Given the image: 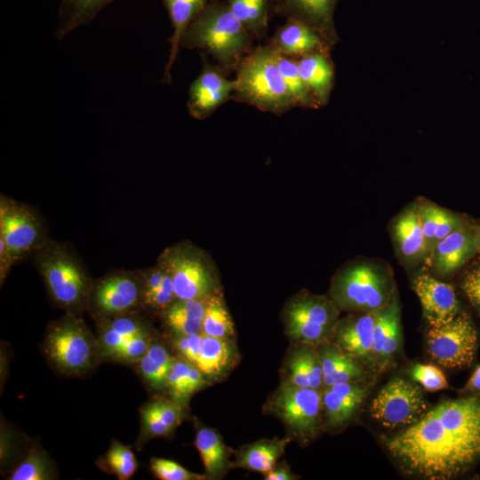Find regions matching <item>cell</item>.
Returning <instances> with one entry per match:
<instances>
[{
  "mask_svg": "<svg viewBox=\"0 0 480 480\" xmlns=\"http://www.w3.org/2000/svg\"><path fill=\"white\" fill-rule=\"evenodd\" d=\"M408 474L450 479L480 459V395L445 400L386 442Z\"/></svg>",
  "mask_w": 480,
  "mask_h": 480,
  "instance_id": "6da1fadb",
  "label": "cell"
},
{
  "mask_svg": "<svg viewBox=\"0 0 480 480\" xmlns=\"http://www.w3.org/2000/svg\"><path fill=\"white\" fill-rule=\"evenodd\" d=\"M253 37L226 2L211 0L185 32L180 47L210 53L225 72L236 70L253 49Z\"/></svg>",
  "mask_w": 480,
  "mask_h": 480,
  "instance_id": "7a4b0ae2",
  "label": "cell"
},
{
  "mask_svg": "<svg viewBox=\"0 0 480 480\" xmlns=\"http://www.w3.org/2000/svg\"><path fill=\"white\" fill-rule=\"evenodd\" d=\"M396 297L390 266L379 259L358 258L342 265L333 275L330 298L340 310L377 311Z\"/></svg>",
  "mask_w": 480,
  "mask_h": 480,
  "instance_id": "3957f363",
  "label": "cell"
},
{
  "mask_svg": "<svg viewBox=\"0 0 480 480\" xmlns=\"http://www.w3.org/2000/svg\"><path fill=\"white\" fill-rule=\"evenodd\" d=\"M236 72L233 100L276 116L296 108L280 73L276 52L269 44L253 48Z\"/></svg>",
  "mask_w": 480,
  "mask_h": 480,
  "instance_id": "277c9868",
  "label": "cell"
},
{
  "mask_svg": "<svg viewBox=\"0 0 480 480\" xmlns=\"http://www.w3.org/2000/svg\"><path fill=\"white\" fill-rule=\"evenodd\" d=\"M32 257L57 304L72 314L87 307L93 282L72 245L49 237Z\"/></svg>",
  "mask_w": 480,
  "mask_h": 480,
  "instance_id": "5b68a950",
  "label": "cell"
},
{
  "mask_svg": "<svg viewBox=\"0 0 480 480\" xmlns=\"http://www.w3.org/2000/svg\"><path fill=\"white\" fill-rule=\"evenodd\" d=\"M156 262L170 275L177 300H206L221 292L212 257L188 240L164 248Z\"/></svg>",
  "mask_w": 480,
  "mask_h": 480,
  "instance_id": "8992f818",
  "label": "cell"
},
{
  "mask_svg": "<svg viewBox=\"0 0 480 480\" xmlns=\"http://www.w3.org/2000/svg\"><path fill=\"white\" fill-rule=\"evenodd\" d=\"M340 309L330 297L302 291L283 309V321L290 338L308 346L329 340L339 322Z\"/></svg>",
  "mask_w": 480,
  "mask_h": 480,
  "instance_id": "52a82bcc",
  "label": "cell"
},
{
  "mask_svg": "<svg viewBox=\"0 0 480 480\" xmlns=\"http://www.w3.org/2000/svg\"><path fill=\"white\" fill-rule=\"evenodd\" d=\"M49 237L43 217L33 206L0 195V238L15 264L32 256Z\"/></svg>",
  "mask_w": 480,
  "mask_h": 480,
  "instance_id": "ba28073f",
  "label": "cell"
},
{
  "mask_svg": "<svg viewBox=\"0 0 480 480\" xmlns=\"http://www.w3.org/2000/svg\"><path fill=\"white\" fill-rule=\"evenodd\" d=\"M92 336L82 320L68 313L49 329L44 349L61 371L81 373L88 369L93 357Z\"/></svg>",
  "mask_w": 480,
  "mask_h": 480,
  "instance_id": "9c48e42d",
  "label": "cell"
},
{
  "mask_svg": "<svg viewBox=\"0 0 480 480\" xmlns=\"http://www.w3.org/2000/svg\"><path fill=\"white\" fill-rule=\"evenodd\" d=\"M426 411L427 402L420 387L400 377L389 380L370 406L372 418L388 428L408 427Z\"/></svg>",
  "mask_w": 480,
  "mask_h": 480,
  "instance_id": "30bf717a",
  "label": "cell"
},
{
  "mask_svg": "<svg viewBox=\"0 0 480 480\" xmlns=\"http://www.w3.org/2000/svg\"><path fill=\"white\" fill-rule=\"evenodd\" d=\"M477 347V332L466 312L442 326H429L427 350L432 360L446 368L469 365Z\"/></svg>",
  "mask_w": 480,
  "mask_h": 480,
  "instance_id": "8fae6325",
  "label": "cell"
},
{
  "mask_svg": "<svg viewBox=\"0 0 480 480\" xmlns=\"http://www.w3.org/2000/svg\"><path fill=\"white\" fill-rule=\"evenodd\" d=\"M141 270H116L94 281L87 307L102 318L134 312L142 306Z\"/></svg>",
  "mask_w": 480,
  "mask_h": 480,
  "instance_id": "7c38bea8",
  "label": "cell"
},
{
  "mask_svg": "<svg viewBox=\"0 0 480 480\" xmlns=\"http://www.w3.org/2000/svg\"><path fill=\"white\" fill-rule=\"evenodd\" d=\"M322 395L317 389L284 384L272 399L274 412L295 436L307 440L320 426Z\"/></svg>",
  "mask_w": 480,
  "mask_h": 480,
  "instance_id": "4fadbf2b",
  "label": "cell"
},
{
  "mask_svg": "<svg viewBox=\"0 0 480 480\" xmlns=\"http://www.w3.org/2000/svg\"><path fill=\"white\" fill-rule=\"evenodd\" d=\"M203 60L200 74L189 86L187 102L189 115L197 120L209 117L231 100L236 88L235 80L228 79L223 69Z\"/></svg>",
  "mask_w": 480,
  "mask_h": 480,
  "instance_id": "5bb4252c",
  "label": "cell"
},
{
  "mask_svg": "<svg viewBox=\"0 0 480 480\" xmlns=\"http://www.w3.org/2000/svg\"><path fill=\"white\" fill-rule=\"evenodd\" d=\"M412 289L429 326L438 327L448 324L461 312L454 288L428 273L414 277Z\"/></svg>",
  "mask_w": 480,
  "mask_h": 480,
  "instance_id": "9a60e30c",
  "label": "cell"
},
{
  "mask_svg": "<svg viewBox=\"0 0 480 480\" xmlns=\"http://www.w3.org/2000/svg\"><path fill=\"white\" fill-rule=\"evenodd\" d=\"M478 252L476 226L467 220L440 240L427 263L439 275H451Z\"/></svg>",
  "mask_w": 480,
  "mask_h": 480,
  "instance_id": "2e32d148",
  "label": "cell"
},
{
  "mask_svg": "<svg viewBox=\"0 0 480 480\" xmlns=\"http://www.w3.org/2000/svg\"><path fill=\"white\" fill-rule=\"evenodd\" d=\"M278 16L299 20L318 31L332 47L338 42L334 12L339 0H270Z\"/></svg>",
  "mask_w": 480,
  "mask_h": 480,
  "instance_id": "e0dca14e",
  "label": "cell"
},
{
  "mask_svg": "<svg viewBox=\"0 0 480 480\" xmlns=\"http://www.w3.org/2000/svg\"><path fill=\"white\" fill-rule=\"evenodd\" d=\"M376 311L361 312L339 320L333 337L335 345L360 362L374 365L372 356Z\"/></svg>",
  "mask_w": 480,
  "mask_h": 480,
  "instance_id": "ac0fdd59",
  "label": "cell"
},
{
  "mask_svg": "<svg viewBox=\"0 0 480 480\" xmlns=\"http://www.w3.org/2000/svg\"><path fill=\"white\" fill-rule=\"evenodd\" d=\"M391 236L396 253L406 264L426 261L427 251L421 229L418 203L409 204L391 222Z\"/></svg>",
  "mask_w": 480,
  "mask_h": 480,
  "instance_id": "d6986e66",
  "label": "cell"
},
{
  "mask_svg": "<svg viewBox=\"0 0 480 480\" xmlns=\"http://www.w3.org/2000/svg\"><path fill=\"white\" fill-rule=\"evenodd\" d=\"M268 44L277 52L295 59L331 48L318 31L292 19L276 29Z\"/></svg>",
  "mask_w": 480,
  "mask_h": 480,
  "instance_id": "ffe728a7",
  "label": "cell"
},
{
  "mask_svg": "<svg viewBox=\"0 0 480 480\" xmlns=\"http://www.w3.org/2000/svg\"><path fill=\"white\" fill-rule=\"evenodd\" d=\"M401 342L400 309L397 296L387 306L376 311L373 330L372 356L374 365L388 367Z\"/></svg>",
  "mask_w": 480,
  "mask_h": 480,
  "instance_id": "44dd1931",
  "label": "cell"
},
{
  "mask_svg": "<svg viewBox=\"0 0 480 480\" xmlns=\"http://www.w3.org/2000/svg\"><path fill=\"white\" fill-rule=\"evenodd\" d=\"M366 396V388L360 382L328 386L322 394V404L328 424L340 427L355 415Z\"/></svg>",
  "mask_w": 480,
  "mask_h": 480,
  "instance_id": "7402d4cb",
  "label": "cell"
},
{
  "mask_svg": "<svg viewBox=\"0 0 480 480\" xmlns=\"http://www.w3.org/2000/svg\"><path fill=\"white\" fill-rule=\"evenodd\" d=\"M296 60L300 76L317 105H326L334 84V66L329 51L308 53Z\"/></svg>",
  "mask_w": 480,
  "mask_h": 480,
  "instance_id": "603a6c76",
  "label": "cell"
},
{
  "mask_svg": "<svg viewBox=\"0 0 480 480\" xmlns=\"http://www.w3.org/2000/svg\"><path fill=\"white\" fill-rule=\"evenodd\" d=\"M171 19L172 34L169 38L170 53L164 67L163 80L171 82V70L174 65L182 37L192 21L211 0H162Z\"/></svg>",
  "mask_w": 480,
  "mask_h": 480,
  "instance_id": "cb8c5ba5",
  "label": "cell"
},
{
  "mask_svg": "<svg viewBox=\"0 0 480 480\" xmlns=\"http://www.w3.org/2000/svg\"><path fill=\"white\" fill-rule=\"evenodd\" d=\"M418 212L427 251L426 262L436 244L464 222L459 214L432 202H418Z\"/></svg>",
  "mask_w": 480,
  "mask_h": 480,
  "instance_id": "d4e9b609",
  "label": "cell"
},
{
  "mask_svg": "<svg viewBox=\"0 0 480 480\" xmlns=\"http://www.w3.org/2000/svg\"><path fill=\"white\" fill-rule=\"evenodd\" d=\"M318 355L323 381L326 387L340 383L360 382L365 376L361 362L336 345H323Z\"/></svg>",
  "mask_w": 480,
  "mask_h": 480,
  "instance_id": "484cf974",
  "label": "cell"
},
{
  "mask_svg": "<svg viewBox=\"0 0 480 480\" xmlns=\"http://www.w3.org/2000/svg\"><path fill=\"white\" fill-rule=\"evenodd\" d=\"M236 356V348L231 340L204 335L196 366L206 379L215 380L232 367Z\"/></svg>",
  "mask_w": 480,
  "mask_h": 480,
  "instance_id": "4316f807",
  "label": "cell"
},
{
  "mask_svg": "<svg viewBox=\"0 0 480 480\" xmlns=\"http://www.w3.org/2000/svg\"><path fill=\"white\" fill-rule=\"evenodd\" d=\"M206 300H176L162 316L175 334L189 336L202 333Z\"/></svg>",
  "mask_w": 480,
  "mask_h": 480,
  "instance_id": "83f0119b",
  "label": "cell"
},
{
  "mask_svg": "<svg viewBox=\"0 0 480 480\" xmlns=\"http://www.w3.org/2000/svg\"><path fill=\"white\" fill-rule=\"evenodd\" d=\"M183 404L174 400H157L141 411L144 434L150 437L169 435L181 422Z\"/></svg>",
  "mask_w": 480,
  "mask_h": 480,
  "instance_id": "f1b7e54d",
  "label": "cell"
},
{
  "mask_svg": "<svg viewBox=\"0 0 480 480\" xmlns=\"http://www.w3.org/2000/svg\"><path fill=\"white\" fill-rule=\"evenodd\" d=\"M290 439L261 440L247 445L236 456L231 467L267 474L275 468Z\"/></svg>",
  "mask_w": 480,
  "mask_h": 480,
  "instance_id": "f546056e",
  "label": "cell"
},
{
  "mask_svg": "<svg viewBox=\"0 0 480 480\" xmlns=\"http://www.w3.org/2000/svg\"><path fill=\"white\" fill-rule=\"evenodd\" d=\"M116 0H61L56 36L62 39L72 31L92 20L107 5Z\"/></svg>",
  "mask_w": 480,
  "mask_h": 480,
  "instance_id": "4dcf8cb0",
  "label": "cell"
},
{
  "mask_svg": "<svg viewBox=\"0 0 480 480\" xmlns=\"http://www.w3.org/2000/svg\"><path fill=\"white\" fill-rule=\"evenodd\" d=\"M195 444L208 478H218L231 467L227 447L214 429L200 428L196 433Z\"/></svg>",
  "mask_w": 480,
  "mask_h": 480,
  "instance_id": "1f68e13d",
  "label": "cell"
},
{
  "mask_svg": "<svg viewBox=\"0 0 480 480\" xmlns=\"http://www.w3.org/2000/svg\"><path fill=\"white\" fill-rule=\"evenodd\" d=\"M287 384L318 389L323 381V371L318 353L310 348L296 350L288 361Z\"/></svg>",
  "mask_w": 480,
  "mask_h": 480,
  "instance_id": "d6a6232c",
  "label": "cell"
},
{
  "mask_svg": "<svg viewBox=\"0 0 480 480\" xmlns=\"http://www.w3.org/2000/svg\"><path fill=\"white\" fill-rule=\"evenodd\" d=\"M230 11L253 38L262 37L268 27L270 0H225Z\"/></svg>",
  "mask_w": 480,
  "mask_h": 480,
  "instance_id": "836d02e7",
  "label": "cell"
},
{
  "mask_svg": "<svg viewBox=\"0 0 480 480\" xmlns=\"http://www.w3.org/2000/svg\"><path fill=\"white\" fill-rule=\"evenodd\" d=\"M202 333L209 337L229 340L235 335L234 323L222 292L207 299Z\"/></svg>",
  "mask_w": 480,
  "mask_h": 480,
  "instance_id": "e575fe53",
  "label": "cell"
},
{
  "mask_svg": "<svg viewBox=\"0 0 480 480\" xmlns=\"http://www.w3.org/2000/svg\"><path fill=\"white\" fill-rule=\"evenodd\" d=\"M173 357L162 344H150L147 353L138 361L143 378L155 388L166 387Z\"/></svg>",
  "mask_w": 480,
  "mask_h": 480,
  "instance_id": "d590c367",
  "label": "cell"
},
{
  "mask_svg": "<svg viewBox=\"0 0 480 480\" xmlns=\"http://www.w3.org/2000/svg\"><path fill=\"white\" fill-rule=\"evenodd\" d=\"M276 61L296 107L304 108H318L319 106L308 90L300 76L296 59L276 52Z\"/></svg>",
  "mask_w": 480,
  "mask_h": 480,
  "instance_id": "8d00e7d4",
  "label": "cell"
},
{
  "mask_svg": "<svg viewBox=\"0 0 480 480\" xmlns=\"http://www.w3.org/2000/svg\"><path fill=\"white\" fill-rule=\"evenodd\" d=\"M52 469L46 456L36 447L11 475L12 480H46L52 478Z\"/></svg>",
  "mask_w": 480,
  "mask_h": 480,
  "instance_id": "74e56055",
  "label": "cell"
},
{
  "mask_svg": "<svg viewBox=\"0 0 480 480\" xmlns=\"http://www.w3.org/2000/svg\"><path fill=\"white\" fill-rule=\"evenodd\" d=\"M112 471L121 480L129 479L136 471L138 463L132 450L119 443H114L106 454Z\"/></svg>",
  "mask_w": 480,
  "mask_h": 480,
  "instance_id": "f35d334b",
  "label": "cell"
},
{
  "mask_svg": "<svg viewBox=\"0 0 480 480\" xmlns=\"http://www.w3.org/2000/svg\"><path fill=\"white\" fill-rule=\"evenodd\" d=\"M190 363L182 357L173 359L167 377L168 388L172 400L184 404L189 398L188 394V380Z\"/></svg>",
  "mask_w": 480,
  "mask_h": 480,
  "instance_id": "ab89813d",
  "label": "cell"
},
{
  "mask_svg": "<svg viewBox=\"0 0 480 480\" xmlns=\"http://www.w3.org/2000/svg\"><path fill=\"white\" fill-rule=\"evenodd\" d=\"M153 474L162 480H200L207 478L206 475L190 472L175 461L153 458L150 461Z\"/></svg>",
  "mask_w": 480,
  "mask_h": 480,
  "instance_id": "60d3db41",
  "label": "cell"
},
{
  "mask_svg": "<svg viewBox=\"0 0 480 480\" xmlns=\"http://www.w3.org/2000/svg\"><path fill=\"white\" fill-rule=\"evenodd\" d=\"M412 379L424 389L435 392L448 388L444 372L432 364H417L411 370Z\"/></svg>",
  "mask_w": 480,
  "mask_h": 480,
  "instance_id": "b9f144b4",
  "label": "cell"
},
{
  "mask_svg": "<svg viewBox=\"0 0 480 480\" xmlns=\"http://www.w3.org/2000/svg\"><path fill=\"white\" fill-rule=\"evenodd\" d=\"M103 319L106 325L124 337L132 338L148 334L145 323L133 312Z\"/></svg>",
  "mask_w": 480,
  "mask_h": 480,
  "instance_id": "7bdbcfd3",
  "label": "cell"
},
{
  "mask_svg": "<svg viewBox=\"0 0 480 480\" xmlns=\"http://www.w3.org/2000/svg\"><path fill=\"white\" fill-rule=\"evenodd\" d=\"M176 300L172 280L167 273L162 284L142 300V306L162 315Z\"/></svg>",
  "mask_w": 480,
  "mask_h": 480,
  "instance_id": "ee69618b",
  "label": "cell"
},
{
  "mask_svg": "<svg viewBox=\"0 0 480 480\" xmlns=\"http://www.w3.org/2000/svg\"><path fill=\"white\" fill-rule=\"evenodd\" d=\"M460 287L474 309L480 316V260L464 273Z\"/></svg>",
  "mask_w": 480,
  "mask_h": 480,
  "instance_id": "f6af8a7d",
  "label": "cell"
},
{
  "mask_svg": "<svg viewBox=\"0 0 480 480\" xmlns=\"http://www.w3.org/2000/svg\"><path fill=\"white\" fill-rule=\"evenodd\" d=\"M148 334L128 339L110 357L121 361H139L148 351L149 346Z\"/></svg>",
  "mask_w": 480,
  "mask_h": 480,
  "instance_id": "bcb514c9",
  "label": "cell"
},
{
  "mask_svg": "<svg viewBox=\"0 0 480 480\" xmlns=\"http://www.w3.org/2000/svg\"><path fill=\"white\" fill-rule=\"evenodd\" d=\"M204 334L176 335L174 345L180 357L196 365L199 356Z\"/></svg>",
  "mask_w": 480,
  "mask_h": 480,
  "instance_id": "7dc6e473",
  "label": "cell"
},
{
  "mask_svg": "<svg viewBox=\"0 0 480 480\" xmlns=\"http://www.w3.org/2000/svg\"><path fill=\"white\" fill-rule=\"evenodd\" d=\"M128 339L130 338L119 334L118 332L103 324L100 334V345L106 356H110Z\"/></svg>",
  "mask_w": 480,
  "mask_h": 480,
  "instance_id": "c3c4849f",
  "label": "cell"
},
{
  "mask_svg": "<svg viewBox=\"0 0 480 480\" xmlns=\"http://www.w3.org/2000/svg\"><path fill=\"white\" fill-rule=\"evenodd\" d=\"M15 264L4 240L0 238V283L3 284L12 267Z\"/></svg>",
  "mask_w": 480,
  "mask_h": 480,
  "instance_id": "681fc988",
  "label": "cell"
},
{
  "mask_svg": "<svg viewBox=\"0 0 480 480\" xmlns=\"http://www.w3.org/2000/svg\"><path fill=\"white\" fill-rule=\"evenodd\" d=\"M207 383L205 376L194 364H190L188 380V394L190 397L192 394L202 388Z\"/></svg>",
  "mask_w": 480,
  "mask_h": 480,
  "instance_id": "f907efd6",
  "label": "cell"
},
{
  "mask_svg": "<svg viewBox=\"0 0 480 480\" xmlns=\"http://www.w3.org/2000/svg\"><path fill=\"white\" fill-rule=\"evenodd\" d=\"M295 478V476L288 468L284 467L274 468L265 476V479L267 480H292Z\"/></svg>",
  "mask_w": 480,
  "mask_h": 480,
  "instance_id": "816d5d0a",
  "label": "cell"
},
{
  "mask_svg": "<svg viewBox=\"0 0 480 480\" xmlns=\"http://www.w3.org/2000/svg\"><path fill=\"white\" fill-rule=\"evenodd\" d=\"M466 388L474 392H480V365H478L470 379L468 380Z\"/></svg>",
  "mask_w": 480,
  "mask_h": 480,
  "instance_id": "f5cc1de1",
  "label": "cell"
},
{
  "mask_svg": "<svg viewBox=\"0 0 480 480\" xmlns=\"http://www.w3.org/2000/svg\"><path fill=\"white\" fill-rule=\"evenodd\" d=\"M477 239H478V252H480V225L476 226Z\"/></svg>",
  "mask_w": 480,
  "mask_h": 480,
  "instance_id": "db71d44e",
  "label": "cell"
}]
</instances>
